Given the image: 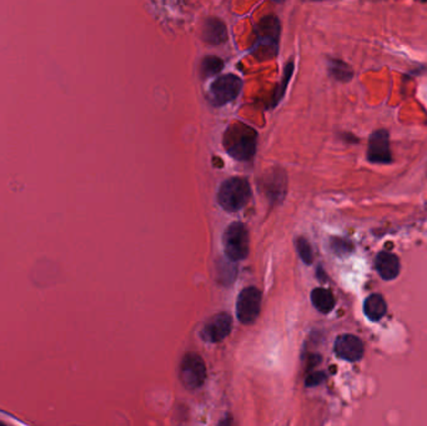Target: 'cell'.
Returning a JSON list of instances; mask_svg holds the SVG:
<instances>
[{
  "mask_svg": "<svg viewBox=\"0 0 427 426\" xmlns=\"http://www.w3.org/2000/svg\"><path fill=\"white\" fill-rule=\"evenodd\" d=\"M224 147L227 154L239 162H248L256 153L258 133L243 123H234L224 134Z\"/></svg>",
  "mask_w": 427,
  "mask_h": 426,
  "instance_id": "obj_1",
  "label": "cell"
},
{
  "mask_svg": "<svg viewBox=\"0 0 427 426\" xmlns=\"http://www.w3.org/2000/svg\"><path fill=\"white\" fill-rule=\"evenodd\" d=\"M254 47L253 55L260 61L274 59L279 49L280 39V22L275 16L263 18L255 28Z\"/></svg>",
  "mask_w": 427,
  "mask_h": 426,
  "instance_id": "obj_2",
  "label": "cell"
},
{
  "mask_svg": "<svg viewBox=\"0 0 427 426\" xmlns=\"http://www.w3.org/2000/svg\"><path fill=\"white\" fill-rule=\"evenodd\" d=\"M251 197V188L246 179L230 178L222 183L217 194V202L229 213L243 209Z\"/></svg>",
  "mask_w": 427,
  "mask_h": 426,
  "instance_id": "obj_3",
  "label": "cell"
},
{
  "mask_svg": "<svg viewBox=\"0 0 427 426\" xmlns=\"http://www.w3.org/2000/svg\"><path fill=\"white\" fill-rule=\"evenodd\" d=\"M224 252L229 260L239 262L249 254V231L243 223H233L229 225L224 233Z\"/></svg>",
  "mask_w": 427,
  "mask_h": 426,
  "instance_id": "obj_4",
  "label": "cell"
},
{
  "mask_svg": "<svg viewBox=\"0 0 427 426\" xmlns=\"http://www.w3.org/2000/svg\"><path fill=\"white\" fill-rule=\"evenodd\" d=\"M241 89H243V80L234 74H225L222 77L217 78L210 87L209 98L211 104L222 107L231 103L233 100L238 98Z\"/></svg>",
  "mask_w": 427,
  "mask_h": 426,
  "instance_id": "obj_5",
  "label": "cell"
},
{
  "mask_svg": "<svg viewBox=\"0 0 427 426\" xmlns=\"http://www.w3.org/2000/svg\"><path fill=\"white\" fill-rule=\"evenodd\" d=\"M206 366L198 354H186L180 365V380L185 388L195 390L205 383Z\"/></svg>",
  "mask_w": 427,
  "mask_h": 426,
  "instance_id": "obj_6",
  "label": "cell"
},
{
  "mask_svg": "<svg viewBox=\"0 0 427 426\" xmlns=\"http://www.w3.org/2000/svg\"><path fill=\"white\" fill-rule=\"evenodd\" d=\"M261 310V291L255 286H249L239 294L236 303V317L241 324H253Z\"/></svg>",
  "mask_w": 427,
  "mask_h": 426,
  "instance_id": "obj_7",
  "label": "cell"
},
{
  "mask_svg": "<svg viewBox=\"0 0 427 426\" xmlns=\"http://www.w3.org/2000/svg\"><path fill=\"white\" fill-rule=\"evenodd\" d=\"M368 159L373 164H389L391 163L390 135L386 130L373 133L368 140Z\"/></svg>",
  "mask_w": 427,
  "mask_h": 426,
  "instance_id": "obj_8",
  "label": "cell"
},
{
  "mask_svg": "<svg viewBox=\"0 0 427 426\" xmlns=\"http://www.w3.org/2000/svg\"><path fill=\"white\" fill-rule=\"evenodd\" d=\"M233 320L227 312H220L211 317L203 329V339L209 343H219L225 339L231 331Z\"/></svg>",
  "mask_w": 427,
  "mask_h": 426,
  "instance_id": "obj_9",
  "label": "cell"
},
{
  "mask_svg": "<svg viewBox=\"0 0 427 426\" xmlns=\"http://www.w3.org/2000/svg\"><path fill=\"white\" fill-rule=\"evenodd\" d=\"M335 354L342 360L359 361L363 356V343L360 338L351 334L340 335L335 341Z\"/></svg>",
  "mask_w": 427,
  "mask_h": 426,
  "instance_id": "obj_10",
  "label": "cell"
},
{
  "mask_svg": "<svg viewBox=\"0 0 427 426\" xmlns=\"http://www.w3.org/2000/svg\"><path fill=\"white\" fill-rule=\"evenodd\" d=\"M203 39L206 44L220 45L227 40L225 23L217 18H208L203 24Z\"/></svg>",
  "mask_w": 427,
  "mask_h": 426,
  "instance_id": "obj_11",
  "label": "cell"
},
{
  "mask_svg": "<svg viewBox=\"0 0 427 426\" xmlns=\"http://www.w3.org/2000/svg\"><path fill=\"white\" fill-rule=\"evenodd\" d=\"M375 265L380 276L384 280H394L400 274V260L392 252H379Z\"/></svg>",
  "mask_w": 427,
  "mask_h": 426,
  "instance_id": "obj_12",
  "label": "cell"
},
{
  "mask_svg": "<svg viewBox=\"0 0 427 426\" xmlns=\"http://www.w3.org/2000/svg\"><path fill=\"white\" fill-rule=\"evenodd\" d=\"M387 312V305L384 298L380 294L368 296L363 303V312L371 322H379Z\"/></svg>",
  "mask_w": 427,
  "mask_h": 426,
  "instance_id": "obj_13",
  "label": "cell"
},
{
  "mask_svg": "<svg viewBox=\"0 0 427 426\" xmlns=\"http://www.w3.org/2000/svg\"><path fill=\"white\" fill-rule=\"evenodd\" d=\"M311 301L315 308L323 314H329L335 306V298L330 290L318 288L311 293Z\"/></svg>",
  "mask_w": 427,
  "mask_h": 426,
  "instance_id": "obj_14",
  "label": "cell"
},
{
  "mask_svg": "<svg viewBox=\"0 0 427 426\" xmlns=\"http://www.w3.org/2000/svg\"><path fill=\"white\" fill-rule=\"evenodd\" d=\"M222 68H224V61L220 58L214 55H208L201 59L199 73L203 79H208L217 75V73L222 71Z\"/></svg>",
  "mask_w": 427,
  "mask_h": 426,
  "instance_id": "obj_15",
  "label": "cell"
},
{
  "mask_svg": "<svg viewBox=\"0 0 427 426\" xmlns=\"http://www.w3.org/2000/svg\"><path fill=\"white\" fill-rule=\"evenodd\" d=\"M329 73L332 78L339 82H350L354 77V71L347 66V63L337 59H331L329 61Z\"/></svg>",
  "mask_w": 427,
  "mask_h": 426,
  "instance_id": "obj_16",
  "label": "cell"
},
{
  "mask_svg": "<svg viewBox=\"0 0 427 426\" xmlns=\"http://www.w3.org/2000/svg\"><path fill=\"white\" fill-rule=\"evenodd\" d=\"M292 73H294V61H287L285 69H284V79H282V85L276 90L275 97L272 99L271 107H276V105L280 103V100L284 98L285 90H287L289 82H290V79H291Z\"/></svg>",
  "mask_w": 427,
  "mask_h": 426,
  "instance_id": "obj_17",
  "label": "cell"
},
{
  "mask_svg": "<svg viewBox=\"0 0 427 426\" xmlns=\"http://www.w3.org/2000/svg\"><path fill=\"white\" fill-rule=\"evenodd\" d=\"M296 249H298L299 255L303 259V262L310 265L314 260V254H313L310 243L305 238H299L296 241Z\"/></svg>",
  "mask_w": 427,
  "mask_h": 426,
  "instance_id": "obj_18",
  "label": "cell"
},
{
  "mask_svg": "<svg viewBox=\"0 0 427 426\" xmlns=\"http://www.w3.org/2000/svg\"><path fill=\"white\" fill-rule=\"evenodd\" d=\"M350 244L347 241H342V239H334L332 241V249L335 250L337 254H345L349 252L351 248Z\"/></svg>",
  "mask_w": 427,
  "mask_h": 426,
  "instance_id": "obj_19",
  "label": "cell"
},
{
  "mask_svg": "<svg viewBox=\"0 0 427 426\" xmlns=\"http://www.w3.org/2000/svg\"><path fill=\"white\" fill-rule=\"evenodd\" d=\"M324 379V372H314V374L308 375V379H306V387H316V385L323 383Z\"/></svg>",
  "mask_w": 427,
  "mask_h": 426,
  "instance_id": "obj_20",
  "label": "cell"
},
{
  "mask_svg": "<svg viewBox=\"0 0 427 426\" xmlns=\"http://www.w3.org/2000/svg\"><path fill=\"white\" fill-rule=\"evenodd\" d=\"M310 1H323V0H310Z\"/></svg>",
  "mask_w": 427,
  "mask_h": 426,
  "instance_id": "obj_21",
  "label": "cell"
},
{
  "mask_svg": "<svg viewBox=\"0 0 427 426\" xmlns=\"http://www.w3.org/2000/svg\"><path fill=\"white\" fill-rule=\"evenodd\" d=\"M276 1H282V0H276Z\"/></svg>",
  "mask_w": 427,
  "mask_h": 426,
  "instance_id": "obj_22",
  "label": "cell"
}]
</instances>
